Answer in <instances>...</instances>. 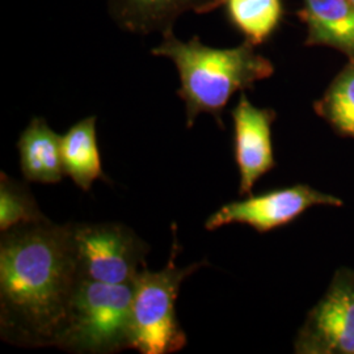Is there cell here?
I'll use <instances>...</instances> for the list:
<instances>
[{
    "label": "cell",
    "instance_id": "obj_11",
    "mask_svg": "<svg viewBox=\"0 0 354 354\" xmlns=\"http://www.w3.org/2000/svg\"><path fill=\"white\" fill-rule=\"evenodd\" d=\"M20 168L29 183L58 184L64 175L62 136L48 122L35 117L17 140Z\"/></svg>",
    "mask_w": 354,
    "mask_h": 354
},
{
    "label": "cell",
    "instance_id": "obj_5",
    "mask_svg": "<svg viewBox=\"0 0 354 354\" xmlns=\"http://www.w3.org/2000/svg\"><path fill=\"white\" fill-rule=\"evenodd\" d=\"M73 241L80 279L112 285H133L150 251L121 223H73Z\"/></svg>",
    "mask_w": 354,
    "mask_h": 354
},
{
    "label": "cell",
    "instance_id": "obj_14",
    "mask_svg": "<svg viewBox=\"0 0 354 354\" xmlns=\"http://www.w3.org/2000/svg\"><path fill=\"white\" fill-rule=\"evenodd\" d=\"M314 109L344 137L354 138V62H348L329 84Z\"/></svg>",
    "mask_w": 354,
    "mask_h": 354
},
{
    "label": "cell",
    "instance_id": "obj_9",
    "mask_svg": "<svg viewBox=\"0 0 354 354\" xmlns=\"http://www.w3.org/2000/svg\"><path fill=\"white\" fill-rule=\"evenodd\" d=\"M226 0H108L114 21L130 33L162 35L174 29L185 12L207 13L225 6Z\"/></svg>",
    "mask_w": 354,
    "mask_h": 354
},
{
    "label": "cell",
    "instance_id": "obj_7",
    "mask_svg": "<svg viewBox=\"0 0 354 354\" xmlns=\"http://www.w3.org/2000/svg\"><path fill=\"white\" fill-rule=\"evenodd\" d=\"M295 352L354 354V272L336 273L301 329Z\"/></svg>",
    "mask_w": 354,
    "mask_h": 354
},
{
    "label": "cell",
    "instance_id": "obj_2",
    "mask_svg": "<svg viewBox=\"0 0 354 354\" xmlns=\"http://www.w3.org/2000/svg\"><path fill=\"white\" fill-rule=\"evenodd\" d=\"M162 36L152 55L168 58L176 66L180 77L177 95L185 104L188 129L203 113L212 114L223 127L221 117L230 99L274 73L273 64L248 41L235 48L218 49L205 45L197 36L181 41L172 29Z\"/></svg>",
    "mask_w": 354,
    "mask_h": 354
},
{
    "label": "cell",
    "instance_id": "obj_12",
    "mask_svg": "<svg viewBox=\"0 0 354 354\" xmlns=\"http://www.w3.org/2000/svg\"><path fill=\"white\" fill-rule=\"evenodd\" d=\"M62 159L64 174L84 192L91 190L96 180H108L102 171L95 115L76 122L62 136Z\"/></svg>",
    "mask_w": 354,
    "mask_h": 354
},
{
    "label": "cell",
    "instance_id": "obj_1",
    "mask_svg": "<svg viewBox=\"0 0 354 354\" xmlns=\"http://www.w3.org/2000/svg\"><path fill=\"white\" fill-rule=\"evenodd\" d=\"M79 281L73 223L46 221L1 232V339L55 348Z\"/></svg>",
    "mask_w": 354,
    "mask_h": 354
},
{
    "label": "cell",
    "instance_id": "obj_16",
    "mask_svg": "<svg viewBox=\"0 0 354 354\" xmlns=\"http://www.w3.org/2000/svg\"><path fill=\"white\" fill-rule=\"evenodd\" d=\"M351 1H353V3H354V0H351Z\"/></svg>",
    "mask_w": 354,
    "mask_h": 354
},
{
    "label": "cell",
    "instance_id": "obj_6",
    "mask_svg": "<svg viewBox=\"0 0 354 354\" xmlns=\"http://www.w3.org/2000/svg\"><path fill=\"white\" fill-rule=\"evenodd\" d=\"M317 205L342 206V201L308 185L298 184L283 189L270 190L254 197L250 196L243 201L226 203L206 219L205 228L214 231L227 225L239 223L264 234L289 225L307 209Z\"/></svg>",
    "mask_w": 354,
    "mask_h": 354
},
{
    "label": "cell",
    "instance_id": "obj_10",
    "mask_svg": "<svg viewBox=\"0 0 354 354\" xmlns=\"http://www.w3.org/2000/svg\"><path fill=\"white\" fill-rule=\"evenodd\" d=\"M297 15L307 29L306 46L332 48L354 62L353 1L304 0Z\"/></svg>",
    "mask_w": 354,
    "mask_h": 354
},
{
    "label": "cell",
    "instance_id": "obj_8",
    "mask_svg": "<svg viewBox=\"0 0 354 354\" xmlns=\"http://www.w3.org/2000/svg\"><path fill=\"white\" fill-rule=\"evenodd\" d=\"M231 115L234 121V155L241 175L239 192L243 196H251L256 181L276 165L272 143V124L276 120V112L254 106L241 92Z\"/></svg>",
    "mask_w": 354,
    "mask_h": 354
},
{
    "label": "cell",
    "instance_id": "obj_15",
    "mask_svg": "<svg viewBox=\"0 0 354 354\" xmlns=\"http://www.w3.org/2000/svg\"><path fill=\"white\" fill-rule=\"evenodd\" d=\"M49 221L24 183L0 174V230L1 232L24 225Z\"/></svg>",
    "mask_w": 354,
    "mask_h": 354
},
{
    "label": "cell",
    "instance_id": "obj_4",
    "mask_svg": "<svg viewBox=\"0 0 354 354\" xmlns=\"http://www.w3.org/2000/svg\"><path fill=\"white\" fill-rule=\"evenodd\" d=\"M172 228L174 244L168 264L158 272L145 268L133 282L131 349L142 354L176 353L188 344L187 333L177 319V295L184 279L201 268L203 261L177 268L176 225Z\"/></svg>",
    "mask_w": 354,
    "mask_h": 354
},
{
    "label": "cell",
    "instance_id": "obj_13",
    "mask_svg": "<svg viewBox=\"0 0 354 354\" xmlns=\"http://www.w3.org/2000/svg\"><path fill=\"white\" fill-rule=\"evenodd\" d=\"M228 19L254 46L272 36L282 19L281 0H226Z\"/></svg>",
    "mask_w": 354,
    "mask_h": 354
},
{
    "label": "cell",
    "instance_id": "obj_3",
    "mask_svg": "<svg viewBox=\"0 0 354 354\" xmlns=\"http://www.w3.org/2000/svg\"><path fill=\"white\" fill-rule=\"evenodd\" d=\"M133 294V285L80 279L55 348L79 354L131 349Z\"/></svg>",
    "mask_w": 354,
    "mask_h": 354
}]
</instances>
